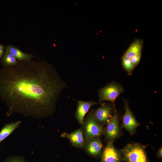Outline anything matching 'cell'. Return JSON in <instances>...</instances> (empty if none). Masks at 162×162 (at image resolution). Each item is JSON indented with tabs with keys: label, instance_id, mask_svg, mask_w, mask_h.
<instances>
[{
	"label": "cell",
	"instance_id": "cell-1",
	"mask_svg": "<svg viewBox=\"0 0 162 162\" xmlns=\"http://www.w3.org/2000/svg\"><path fill=\"white\" fill-rule=\"evenodd\" d=\"M67 87L55 68L45 61H18L0 71V97L10 111L25 115H51Z\"/></svg>",
	"mask_w": 162,
	"mask_h": 162
},
{
	"label": "cell",
	"instance_id": "cell-2",
	"mask_svg": "<svg viewBox=\"0 0 162 162\" xmlns=\"http://www.w3.org/2000/svg\"><path fill=\"white\" fill-rule=\"evenodd\" d=\"M144 145L131 142L121 150L122 160L126 162H150Z\"/></svg>",
	"mask_w": 162,
	"mask_h": 162
},
{
	"label": "cell",
	"instance_id": "cell-3",
	"mask_svg": "<svg viewBox=\"0 0 162 162\" xmlns=\"http://www.w3.org/2000/svg\"><path fill=\"white\" fill-rule=\"evenodd\" d=\"M83 125V132L86 140L92 138L100 137L104 134V129L95 119L92 109L85 117Z\"/></svg>",
	"mask_w": 162,
	"mask_h": 162
},
{
	"label": "cell",
	"instance_id": "cell-4",
	"mask_svg": "<svg viewBox=\"0 0 162 162\" xmlns=\"http://www.w3.org/2000/svg\"><path fill=\"white\" fill-rule=\"evenodd\" d=\"M124 92L123 88L120 84L114 81L110 83L98 91L99 103L108 101L115 106V100Z\"/></svg>",
	"mask_w": 162,
	"mask_h": 162
},
{
	"label": "cell",
	"instance_id": "cell-5",
	"mask_svg": "<svg viewBox=\"0 0 162 162\" xmlns=\"http://www.w3.org/2000/svg\"><path fill=\"white\" fill-rule=\"evenodd\" d=\"M116 111L115 106L112 103H103L97 108L93 110V114L95 120L103 127Z\"/></svg>",
	"mask_w": 162,
	"mask_h": 162
},
{
	"label": "cell",
	"instance_id": "cell-6",
	"mask_svg": "<svg viewBox=\"0 0 162 162\" xmlns=\"http://www.w3.org/2000/svg\"><path fill=\"white\" fill-rule=\"evenodd\" d=\"M104 134L107 142H114L121 135L119 124V116L117 111L115 113L104 129Z\"/></svg>",
	"mask_w": 162,
	"mask_h": 162
},
{
	"label": "cell",
	"instance_id": "cell-7",
	"mask_svg": "<svg viewBox=\"0 0 162 162\" xmlns=\"http://www.w3.org/2000/svg\"><path fill=\"white\" fill-rule=\"evenodd\" d=\"M125 112L122 118V125L131 135L135 134L136 130L140 125L129 107L128 101L122 98Z\"/></svg>",
	"mask_w": 162,
	"mask_h": 162
},
{
	"label": "cell",
	"instance_id": "cell-8",
	"mask_svg": "<svg viewBox=\"0 0 162 162\" xmlns=\"http://www.w3.org/2000/svg\"><path fill=\"white\" fill-rule=\"evenodd\" d=\"M121 150L116 148L113 142H107L101 153V162H122Z\"/></svg>",
	"mask_w": 162,
	"mask_h": 162
},
{
	"label": "cell",
	"instance_id": "cell-9",
	"mask_svg": "<svg viewBox=\"0 0 162 162\" xmlns=\"http://www.w3.org/2000/svg\"><path fill=\"white\" fill-rule=\"evenodd\" d=\"M98 104L97 102L92 100L78 101L75 116L79 123L82 125H83L85 115L92 106Z\"/></svg>",
	"mask_w": 162,
	"mask_h": 162
},
{
	"label": "cell",
	"instance_id": "cell-10",
	"mask_svg": "<svg viewBox=\"0 0 162 162\" xmlns=\"http://www.w3.org/2000/svg\"><path fill=\"white\" fill-rule=\"evenodd\" d=\"M83 130L81 128L69 133H62L61 137L68 139L74 146L79 148L84 147L85 141L84 137Z\"/></svg>",
	"mask_w": 162,
	"mask_h": 162
},
{
	"label": "cell",
	"instance_id": "cell-11",
	"mask_svg": "<svg viewBox=\"0 0 162 162\" xmlns=\"http://www.w3.org/2000/svg\"><path fill=\"white\" fill-rule=\"evenodd\" d=\"M86 141L84 147L88 153L93 156H99L103 146L100 138H91Z\"/></svg>",
	"mask_w": 162,
	"mask_h": 162
},
{
	"label": "cell",
	"instance_id": "cell-12",
	"mask_svg": "<svg viewBox=\"0 0 162 162\" xmlns=\"http://www.w3.org/2000/svg\"><path fill=\"white\" fill-rule=\"evenodd\" d=\"M143 45V40L137 38L130 44L122 56L128 58L137 55L142 54Z\"/></svg>",
	"mask_w": 162,
	"mask_h": 162
},
{
	"label": "cell",
	"instance_id": "cell-13",
	"mask_svg": "<svg viewBox=\"0 0 162 162\" xmlns=\"http://www.w3.org/2000/svg\"><path fill=\"white\" fill-rule=\"evenodd\" d=\"M5 50L12 54L19 61H30L34 56L32 54L25 53L17 47L10 45L7 46Z\"/></svg>",
	"mask_w": 162,
	"mask_h": 162
},
{
	"label": "cell",
	"instance_id": "cell-14",
	"mask_svg": "<svg viewBox=\"0 0 162 162\" xmlns=\"http://www.w3.org/2000/svg\"><path fill=\"white\" fill-rule=\"evenodd\" d=\"M20 121L6 124L0 131V142L10 134L21 123Z\"/></svg>",
	"mask_w": 162,
	"mask_h": 162
},
{
	"label": "cell",
	"instance_id": "cell-15",
	"mask_svg": "<svg viewBox=\"0 0 162 162\" xmlns=\"http://www.w3.org/2000/svg\"><path fill=\"white\" fill-rule=\"evenodd\" d=\"M2 58V64L4 68L13 67L18 62L12 54L5 50Z\"/></svg>",
	"mask_w": 162,
	"mask_h": 162
},
{
	"label": "cell",
	"instance_id": "cell-16",
	"mask_svg": "<svg viewBox=\"0 0 162 162\" xmlns=\"http://www.w3.org/2000/svg\"><path fill=\"white\" fill-rule=\"evenodd\" d=\"M121 61L123 69L128 75H131L133 70L135 68L133 65L130 59L122 56L121 58Z\"/></svg>",
	"mask_w": 162,
	"mask_h": 162
},
{
	"label": "cell",
	"instance_id": "cell-17",
	"mask_svg": "<svg viewBox=\"0 0 162 162\" xmlns=\"http://www.w3.org/2000/svg\"><path fill=\"white\" fill-rule=\"evenodd\" d=\"M142 54H140L130 58L131 62L135 68L139 63Z\"/></svg>",
	"mask_w": 162,
	"mask_h": 162
},
{
	"label": "cell",
	"instance_id": "cell-18",
	"mask_svg": "<svg viewBox=\"0 0 162 162\" xmlns=\"http://www.w3.org/2000/svg\"><path fill=\"white\" fill-rule=\"evenodd\" d=\"M4 162H26L22 159L18 157H12L7 159Z\"/></svg>",
	"mask_w": 162,
	"mask_h": 162
},
{
	"label": "cell",
	"instance_id": "cell-19",
	"mask_svg": "<svg viewBox=\"0 0 162 162\" xmlns=\"http://www.w3.org/2000/svg\"><path fill=\"white\" fill-rule=\"evenodd\" d=\"M5 48L4 46L0 43V58H1L4 52Z\"/></svg>",
	"mask_w": 162,
	"mask_h": 162
},
{
	"label": "cell",
	"instance_id": "cell-20",
	"mask_svg": "<svg viewBox=\"0 0 162 162\" xmlns=\"http://www.w3.org/2000/svg\"><path fill=\"white\" fill-rule=\"evenodd\" d=\"M156 155L160 159H162V148L161 146L158 150L156 153Z\"/></svg>",
	"mask_w": 162,
	"mask_h": 162
}]
</instances>
